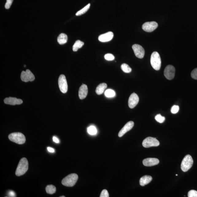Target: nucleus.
<instances>
[{
    "label": "nucleus",
    "mask_w": 197,
    "mask_h": 197,
    "mask_svg": "<svg viewBox=\"0 0 197 197\" xmlns=\"http://www.w3.org/2000/svg\"><path fill=\"white\" fill-rule=\"evenodd\" d=\"M28 162L26 158H23L20 160L17 168L15 175L20 176L24 175L28 171Z\"/></svg>",
    "instance_id": "obj_1"
},
{
    "label": "nucleus",
    "mask_w": 197,
    "mask_h": 197,
    "mask_svg": "<svg viewBox=\"0 0 197 197\" xmlns=\"http://www.w3.org/2000/svg\"><path fill=\"white\" fill-rule=\"evenodd\" d=\"M78 179V175L76 174H71L63 179L62 184L65 186L72 187L76 184Z\"/></svg>",
    "instance_id": "obj_2"
},
{
    "label": "nucleus",
    "mask_w": 197,
    "mask_h": 197,
    "mask_svg": "<svg viewBox=\"0 0 197 197\" xmlns=\"http://www.w3.org/2000/svg\"><path fill=\"white\" fill-rule=\"evenodd\" d=\"M150 63L153 69L156 71L159 70L161 67V59L159 53L154 52L150 58Z\"/></svg>",
    "instance_id": "obj_3"
},
{
    "label": "nucleus",
    "mask_w": 197,
    "mask_h": 197,
    "mask_svg": "<svg viewBox=\"0 0 197 197\" xmlns=\"http://www.w3.org/2000/svg\"><path fill=\"white\" fill-rule=\"evenodd\" d=\"M9 138L11 141L18 144H24L26 141L24 135L19 132L11 133L9 136Z\"/></svg>",
    "instance_id": "obj_4"
},
{
    "label": "nucleus",
    "mask_w": 197,
    "mask_h": 197,
    "mask_svg": "<svg viewBox=\"0 0 197 197\" xmlns=\"http://www.w3.org/2000/svg\"><path fill=\"white\" fill-rule=\"evenodd\" d=\"M194 163L192 158L190 155H187L183 159L181 164V169L184 172L188 171Z\"/></svg>",
    "instance_id": "obj_5"
},
{
    "label": "nucleus",
    "mask_w": 197,
    "mask_h": 197,
    "mask_svg": "<svg viewBox=\"0 0 197 197\" xmlns=\"http://www.w3.org/2000/svg\"><path fill=\"white\" fill-rule=\"evenodd\" d=\"M160 142L155 138L148 137L145 139L142 142V145L145 148H148L151 147L159 146Z\"/></svg>",
    "instance_id": "obj_6"
},
{
    "label": "nucleus",
    "mask_w": 197,
    "mask_h": 197,
    "mask_svg": "<svg viewBox=\"0 0 197 197\" xmlns=\"http://www.w3.org/2000/svg\"><path fill=\"white\" fill-rule=\"evenodd\" d=\"M175 69L172 65H168L166 67L164 71V75L168 80H171L174 78Z\"/></svg>",
    "instance_id": "obj_7"
},
{
    "label": "nucleus",
    "mask_w": 197,
    "mask_h": 197,
    "mask_svg": "<svg viewBox=\"0 0 197 197\" xmlns=\"http://www.w3.org/2000/svg\"><path fill=\"white\" fill-rule=\"evenodd\" d=\"M58 84L61 91L63 93H66L68 91V84L64 75H60L58 80Z\"/></svg>",
    "instance_id": "obj_8"
},
{
    "label": "nucleus",
    "mask_w": 197,
    "mask_h": 197,
    "mask_svg": "<svg viewBox=\"0 0 197 197\" xmlns=\"http://www.w3.org/2000/svg\"><path fill=\"white\" fill-rule=\"evenodd\" d=\"M21 78V80L25 82H28L29 81L32 82L35 79L34 75L29 69H27L25 71H22Z\"/></svg>",
    "instance_id": "obj_9"
},
{
    "label": "nucleus",
    "mask_w": 197,
    "mask_h": 197,
    "mask_svg": "<svg viewBox=\"0 0 197 197\" xmlns=\"http://www.w3.org/2000/svg\"><path fill=\"white\" fill-rule=\"evenodd\" d=\"M158 25L157 22H146L142 25L143 30L146 32H153L157 28Z\"/></svg>",
    "instance_id": "obj_10"
},
{
    "label": "nucleus",
    "mask_w": 197,
    "mask_h": 197,
    "mask_svg": "<svg viewBox=\"0 0 197 197\" xmlns=\"http://www.w3.org/2000/svg\"><path fill=\"white\" fill-rule=\"evenodd\" d=\"M132 48L137 57L139 59H142L144 57L145 51L141 46L138 44H134L132 46Z\"/></svg>",
    "instance_id": "obj_11"
},
{
    "label": "nucleus",
    "mask_w": 197,
    "mask_h": 197,
    "mask_svg": "<svg viewBox=\"0 0 197 197\" xmlns=\"http://www.w3.org/2000/svg\"><path fill=\"white\" fill-rule=\"evenodd\" d=\"M139 98L137 95L135 93L131 94L129 98L128 105L130 109H133L138 103Z\"/></svg>",
    "instance_id": "obj_12"
},
{
    "label": "nucleus",
    "mask_w": 197,
    "mask_h": 197,
    "mask_svg": "<svg viewBox=\"0 0 197 197\" xmlns=\"http://www.w3.org/2000/svg\"><path fill=\"white\" fill-rule=\"evenodd\" d=\"M134 126V123L133 121H130L127 122L119 131L118 133V136L119 137H121L125 133L131 130Z\"/></svg>",
    "instance_id": "obj_13"
},
{
    "label": "nucleus",
    "mask_w": 197,
    "mask_h": 197,
    "mask_svg": "<svg viewBox=\"0 0 197 197\" xmlns=\"http://www.w3.org/2000/svg\"><path fill=\"white\" fill-rule=\"evenodd\" d=\"M113 33L111 32H109L100 35L98 37V40L101 42H109L113 39Z\"/></svg>",
    "instance_id": "obj_14"
},
{
    "label": "nucleus",
    "mask_w": 197,
    "mask_h": 197,
    "mask_svg": "<svg viewBox=\"0 0 197 197\" xmlns=\"http://www.w3.org/2000/svg\"><path fill=\"white\" fill-rule=\"evenodd\" d=\"M4 101L5 104L11 105H20L23 103L22 100L21 99L11 97L6 98Z\"/></svg>",
    "instance_id": "obj_15"
},
{
    "label": "nucleus",
    "mask_w": 197,
    "mask_h": 197,
    "mask_svg": "<svg viewBox=\"0 0 197 197\" xmlns=\"http://www.w3.org/2000/svg\"><path fill=\"white\" fill-rule=\"evenodd\" d=\"M159 163V160L157 158H146L143 161L144 165L146 167H151L157 165Z\"/></svg>",
    "instance_id": "obj_16"
},
{
    "label": "nucleus",
    "mask_w": 197,
    "mask_h": 197,
    "mask_svg": "<svg viewBox=\"0 0 197 197\" xmlns=\"http://www.w3.org/2000/svg\"><path fill=\"white\" fill-rule=\"evenodd\" d=\"M88 89L86 85L83 84L79 88V96L80 99H83L86 97L87 95Z\"/></svg>",
    "instance_id": "obj_17"
},
{
    "label": "nucleus",
    "mask_w": 197,
    "mask_h": 197,
    "mask_svg": "<svg viewBox=\"0 0 197 197\" xmlns=\"http://www.w3.org/2000/svg\"><path fill=\"white\" fill-rule=\"evenodd\" d=\"M152 178L150 176L145 175L143 176L140 179V184L141 186H144L149 183L152 181Z\"/></svg>",
    "instance_id": "obj_18"
},
{
    "label": "nucleus",
    "mask_w": 197,
    "mask_h": 197,
    "mask_svg": "<svg viewBox=\"0 0 197 197\" xmlns=\"http://www.w3.org/2000/svg\"><path fill=\"white\" fill-rule=\"evenodd\" d=\"M107 84L105 83L100 84L96 88V92L98 95H100L103 93L106 88H107Z\"/></svg>",
    "instance_id": "obj_19"
},
{
    "label": "nucleus",
    "mask_w": 197,
    "mask_h": 197,
    "mask_svg": "<svg viewBox=\"0 0 197 197\" xmlns=\"http://www.w3.org/2000/svg\"><path fill=\"white\" fill-rule=\"evenodd\" d=\"M68 40V37L64 33L60 34L57 38V41L60 45H63L67 43Z\"/></svg>",
    "instance_id": "obj_20"
},
{
    "label": "nucleus",
    "mask_w": 197,
    "mask_h": 197,
    "mask_svg": "<svg viewBox=\"0 0 197 197\" xmlns=\"http://www.w3.org/2000/svg\"><path fill=\"white\" fill-rule=\"evenodd\" d=\"M84 45V43L83 42L79 40L76 41L73 46V51L74 52L78 51V49L82 48Z\"/></svg>",
    "instance_id": "obj_21"
},
{
    "label": "nucleus",
    "mask_w": 197,
    "mask_h": 197,
    "mask_svg": "<svg viewBox=\"0 0 197 197\" xmlns=\"http://www.w3.org/2000/svg\"><path fill=\"white\" fill-rule=\"evenodd\" d=\"M56 190V187L53 185H49L46 187V191L48 194H55Z\"/></svg>",
    "instance_id": "obj_22"
},
{
    "label": "nucleus",
    "mask_w": 197,
    "mask_h": 197,
    "mask_svg": "<svg viewBox=\"0 0 197 197\" xmlns=\"http://www.w3.org/2000/svg\"><path fill=\"white\" fill-rule=\"evenodd\" d=\"M90 4H88V5L83 8L82 9L80 10L76 13V16H80V15H82L85 13L87 11H88L89 9H90Z\"/></svg>",
    "instance_id": "obj_23"
},
{
    "label": "nucleus",
    "mask_w": 197,
    "mask_h": 197,
    "mask_svg": "<svg viewBox=\"0 0 197 197\" xmlns=\"http://www.w3.org/2000/svg\"><path fill=\"white\" fill-rule=\"evenodd\" d=\"M121 68L123 72L126 73H129L131 72L132 69L128 65L126 64H123L121 66Z\"/></svg>",
    "instance_id": "obj_24"
},
{
    "label": "nucleus",
    "mask_w": 197,
    "mask_h": 197,
    "mask_svg": "<svg viewBox=\"0 0 197 197\" xmlns=\"http://www.w3.org/2000/svg\"><path fill=\"white\" fill-rule=\"evenodd\" d=\"M105 95L107 98H112L115 95V93L114 90L111 89L106 90L105 93Z\"/></svg>",
    "instance_id": "obj_25"
},
{
    "label": "nucleus",
    "mask_w": 197,
    "mask_h": 197,
    "mask_svg": "<svg viewBox=\"0 0 197 197\" xmlns=\"http://www.w3.org/2000/svg\"><path fill=\"white\" fill-rule=\"evenodd\" d=\"M87 131L89 134L91 135H95L97 132V129L93 126H91L88 127Z\"/></svg>",
    "instance_id": "obj_26"
},
{
    "label": "nucleus",
    "mask_w": 197,
    "mask_h": 197,
    "mask_svg": "<svg viewBox=\"0 0 197 197\" xmlns=\"http://www.w3.org/2000/svg\"><path fill=\"white\" fill-rule=\"evenodd\" d=\"M155 118L156 121L160 123H163L165 119V117L162 116L160 114L156 115Z\"/></svg>",
    "instance_id": "obj_27"
},
{
    "label": "nucleus",
    "mask_w": 197,
    "mask_h": 197,
    "mask_svg": "<svg viewBox=\"0 0 197 197\" xmlns=\"http://www.w3.org/2000/svg\"><path fill=\"white\" fill-rule=\"evenodd\" d=\"M105 58L108 61H112L115 59L114 56L110 53L106 54L105 56Z\"/></svg>",
    "instance_id": "obj_28"
},
{
    "label": "nucleus",
    "mask_w": 197,
    "mask_h": 197,
    "mask_svg": "<svg viewBox=\"0 0 197 197\" xmlns=\"http://www.w3.org/2000/svg\"><path fill=\"white\" fill-rule=\"evenodd\" d=\"M188 197H197V191L194 190H191L189 191L188 194Z\"/></svg>",
    "instance_id": "obj_29"
},
{
    "label": "nucleus",
    "mask_w": 197,
    "mask_h": 197,
    "mask_svg": "<svg viewBox=\"0 0 197 197\" xmlns=\"http://www.w3.org/2000/svg\"><path fill=\"white\" fill-rule=\"evenodd\" d=\"M179 110V107L178 106L174 105L172 107L171 112L173 114H176L178 112Z\"/></svg>",
    "instance_id": "obj_30"
},
{
    "label": "nucleus",
    "mask_w": 197,
    "mask_h": 197,
    "mask_svg": "<svg viewBox=\"0 0 197 197\" xmlns=\"http://www.w3.org/2000/svg\"><path fill=\"white\" fill-rule=\"evenodd\" d=\"M191 76L195 80H197V68L195 69L191 73Z\"/></svg>",
    "instance_id": "obj_31"
},
{
    "label": "nucleus",
    "mask_w": 197,
    "mask_h": 197,
    "mask_svg": "<svg viewBox=\"0 0 197 197\" xmlns=\"http://www.w3.org/2000/svg\"><path fill=\"white\" fill-rule=\"evenodd\" d=\"M109 194L108 191L106 190H103L102 191L100 195V197H109Z\"/></svg>",
    "instance_id": "obj_32"
},
{
    "label": "nucleus",
    "mask_w": 197,
    "mask_h": 197,
    "mask_svg": "<svg viewBox=\"0 0 197 197\" xmlns=\"http://www.w3.org/2000/svg\"><path fill=\"white\" fill-rule=\"evenodd\" d=\"M13 0H7L5 4V8L8 9L10 7L13 3Z\"/></svg>",
    "instance_id": "obj_33"
},
{
    "label": "nucleus",
    "mask_w": 197,
    "mask_h": 197,
    "mask_svg": "<svg viewBox=\"0 0 197 197\" xmlns=\"http://www.w3.org/2000/svg\"><path fill=\"white\" fill-rule=\"evenodd\" d=\"M9 195L10 197L16 196L15 192L13 191H10L9 192Z\"/></svg>",
    "instance_id": "obj_34"
},
{
    "label": "nucleus",
    "mask_w": 197,
    "mask_h": 197,
    "mask_svg": "<svg viewBox=\"0 0 197 197\" xmlns=\"http://www.w3.org/2000/svg\"><path fill=\"white\" fill-rule=\"evenodd\" d=\"M53 141L54 142L56 143H59V139L55 137H53Z\"/></svg>",
    "instance_id": "obj_35"
},
{
    "label": "nucleus",
    "mask_w": 197,
    "mask_h": 197,
    "mask_svg": "<svg viewBox=\"0 0 197 197\" xmlns=\"http://www.w3.org/2000/svg\"><path fill=\"white\" fill-rule=\"evenodd\" d=\"M48 151L50 152L53 153L55 152V149H54L51 148V147H48L47 148Z\"/></svg>",
    "instance_id": "obj_36"
},
{
    "label": "nucleus",
    "mask_w": 197,
    "mask_h": 197,
    "mask_svg": "<svg viewBox=\"0 0 197 197\" xmlns=\"http://www.w3.org/2000/svg\"><path fill=\"white\" fill-rule=\"evenodd\" d=\"M65 197V196H60V197Z\"/></svg>",
    "instance_id": "obj_37"
},
{
    "label": "nucleus",
    "mask_w": 197,
    "mask_h": 197,
    "mask_svg": "<svg viewBox=\"0 0 197 197\" xmlns=\"http://www.w3.org/2000/svg\"><path fill=\"white\" fill-rule=\"evenodd\" d=\"M24 67H26V65H24Z\"/></svg>",
    "instance_id": "obj_38"
},
{
    "label": "nucleus",
    "mask_w": 197,
    "mask_h": 197,
    "mask_svg": "<svg viewBox=\"0 0 197 197\" xmlns=\"http://www.w3.org/2000/svg\"><path fill=\"white\" fill-rule=\"evenodd\" d=\"M178 175L177 174L176 175V176H177Z\"/></svg>",
    "instance_id": "obj_39"
}]
</instances>
